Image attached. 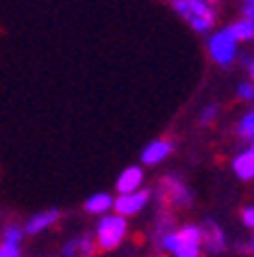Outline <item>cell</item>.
<instances>
[{"instance_id": "cell-1", "label": "cell", "mask_w": 254, "mask_h": 257, "mask_svg": "<svg viewBox=\"0 0 254 257\" xmlns=\"http://www.w3.org/2000/svg\"><path fill=\"white\" fill-rule=\"evenodd\" d=\"M204 241L199 227L195 225H185L179 232H165L160 236L163 248H167L169 252H174L176 257H197L199 255V246Z\"/></svg>"}, {"instance_id": "cell-2", "label": "cell", "mask_w": 254, "mask_h": 257, "mask_svg": "<svg viewBox=\"0 0 254 257\" xmlns=\"http://www.w3.org/2000/svg\"><path fill=\"white\" fill-rule=\"evenodd\" d=\"M126 236V216H103L96 225V246L103 250H112L124 241Z\"/></svg>"}, {"instance_id": "cell-3", "label": "cell", "mask_w": 254, "mask_h": 257, "mask_svg": "<svg viewBox=\"0 0 254 257\" xmlns=\"http://www.w3.org/2000/svg\"><path fill=\"white\" fill-rule=\"evenodd\" d=\"M236 42H238V39H236V35H233L229 28L217 30L215 35L208 39V53H211V58L215 60L217 64L227 67V64L236 58Z\"/></svg>"}, {"instance_id": "cell-4", "label": "cell", "mask_w": 254, "mask_h": 257, "mask_svg": "<svg viewBox=\"0 0 254 257\" xmlns=\"http://www.w3.org/2000/svg\"><path fill=\"white\" fill-rule=\"evenodd\" d=\"M149 202V191H131V193H119V198L115 200V211L122 216H133Z\"/></svg>"}, {"instance_id": "cell-5", "label": "cell", "mask_w": 254, "mask_h": 257, "mask_svg": "<svg viewBox=\"0 0 254 257\" xmlns=\"http://www.w3.org/2000/svg\"><path fill=\"white\" fill-rule=\"evenodd\" d=\"M169 152H172V143L169 140H154V143H149L142 150L140 159H142L144 166H156L163 159H167Z\"/></svg>"}, {"instance_id": "cell-6", "label": "cell", "mask_w": 254, "mask_h": 257, "mask_svg": "<svg viewBox=\"0 0 254 257\" xmlns=\"http://www.w3.org/2000/svg\"><path fill=\"white\" fill-rule=\"evenodd\" d=\"M163 186H165V191H167L169 200H172L174 204H179V207H188V204L192 202L190 191H188V188H185V184L179 182L176 177H165Z\"/></svg>"}, {"instance_id": "cell-7", "label": "cell", "mask_w": 254, "mask_h": 257, "mask_svg": "<svg viewBox=\"0 0 254 257\" xmlns=\"http://www.w3.org/2000/svg\"><path fill=\"white\" fill-rule=\"evenodd\" d=\"M231 168H233V175L243 179V182H249L254 179V150L249 147L247 152H240L236 159L231 161Z\"/></svg>"}, {"instance_id": "cell-8", "label": "cell", "mask_w": 254, "mask_h": 257, "mask_svg": "<svg viewBox=\"0 0 254 257\" xmlns=\"http://www.w3.org/2000/svg\"><path fill=\"white\" fill-rule=\"evenodd\" d=\"M142 170H140L138 166H131V168H126V170L122 172V175L117 177V184H115V188L119 193H131V191H138L140 188V184H142Z\"/></svg>"}, {"instance_id": "cell-9", "label": "cell", "mask_w": 254, "mask_h": 257, "mask_svg": "<svg viewBox=\"0 0 254 257\" xmlns=\"http://www.w3.org/2000/svg\"><path fill=\"white\" fill-rule=\"evenodd\" d=\"M64 255L67 257H92L94 255V243L87 234L85 236H76V239L67 241L64 246Z\"/></svg>"}, {"instance_id": "cell-10", "label": "cell", "mask_w": 254, "mask_h": 257, "mask_svg": "<svg viewBox=\"0 0 254 257\" xmlns=\"http://www.w3.org/2000/svg\"><path fill=\"white\" fill-rule=\"evenodd\" d=\"M58 218H60V211H55V209H51V211H39V214L30 216V220H28V225H26V232L28 234H37V232L51 227Z\"/></svg>"}, {"instance_id": "cell-11", "label": "cell", "mask_w": 254, "mask_h": 257, "mask_svg": "<svg viewBox=\"0 0 254 257\" xmlns=\"http://www.w3.org/2000/svg\"><path fill=\"white\" fill-rule=\"evenodd\" d=\"M201 234H204V243H206V248L211 252H220L224 248V234L215 223H206V227L201 230Z\"/></svg>"}, {"instance_id": "cell-12", "label": "cell", "mask_w": 254, "mask_h": 257, "mask_svg": "<svg viewBox=\"0 0 254 257\" xmlns=\"http://www.w3.org/2000/svg\"><path fill=\"white\" fill-rule=\"evenodd\" d=\"M85 209L90 214H106L108 209H115V200L108 193H94V195L85 200Z\"/></svg>"}, {"instance_id": "cell-13", "label": "cell", "mask_w": 254, "mask_h": 257, "mask_svg": "<svg viewBox=\"0 0 254 257\" xmlns=\"http://www.w3.org/2000/svg\"><path fill=\"white\" fill-rule=\"evenodd\" d=\"M229 30L236 35L238 42H249V39H254V21L252 19H240V21L231 23Z\"/></svg>"}, {"instance_id": "cell-14", "label": "cell", "mask_w": 254, "mask_h": 257, "mask_svg": "<svg viewBox=\"0 0 254 257\" xmlns=\"http://www.w3.org/2000/svg\"><path fill=\"white\" fill-rule=\"evenodd\" d=\"M238 134L240 138H247V140H254V108L249 112H245L243 117L238 122Z\"/></svg>"}, {"instance_id": "cell-15", "label": "cell", "mask_w": 254, "mask_h": 257, "mask_svg": "<svg viewBox=\"0 0 254 257\" xmlns=\"http://www.w3.org/2000/svg\"><path fill=\"white\" fill-rule=\"evenodd\" d=\"M21 239H23V230H19L16 225H10L5 230V236H3V241H10V243H19Z\"/></svg>"}, {"instance_id": "cell-16", "label": "cell", "mask_w": 254, "mask_h": 257, "mask_svg": "<svg viewBox=\"0 0 254 257\" xmlns=\"http://www.w3.org/2000/svg\"><path fill=\"white\" fill-rule=\"evenodd\" d=\"M0 257H21V252H19V243L3 241V246H0Z\"/></svg>"}, {"instance_id": "cell-17", "label": "cell", "mask_w": 254, "mask_h": 257, "mask_svg": "<svg viewBox=\"0 0 254 257\" xmlns=\"http://www.w3.org/2000/svg\"><path fill=\"white\" fill-rule=\"evenodd\" d=\"M238 96L240 99H254V83H240L238 85Z\"/></svg>"}, {"instance_id": "cell-18", "label": "cell", "mask_w": 254, "mask_h": 257, "mask_svg": "<svg viewBox=\"0 0 254 257\" xmlns=\"http://www.w3.org/2000/svg\"><path fill=\"white\" fill-rule=\"evenodd\" d=\"M174 10L179 12L183 19L190 16V0H174Z\"/></svg>"}, {"instance_id": "cell-19", "label": "cell", "mask_w": 254, "mask_h": 257, "mask_svg": "<svg viewBox=\"0 0 254 257\" xmlns=\"http://www.w3.org/2000/svg\"><path fill=\"white\" fill-rule=\"evenodd\" d=\"M240 216H243V223L247 225V227H254V207H245Z\"/></svg>"}, {"instance_id": "cell-20", "label": "cell", "mask_w": 254, "mask_h": 257, "mask_svg": "<svg viewBox=\"0 0 254 257\" xmlns=\"http://www.w3.org/2000/svg\"><path fill=\"white\" fill-rule=\"evenodd\" d=\"M217 115V108L215 106H208V108H204V112H201V124H206V122H211L213 117Z\"/></svg>"}, {"instance_id": "cell-21", "label": "cell", "mask_w": 254, "mask_h": 257, "mask_svg": "<svg viewBox=\"0 0 254 257\" xmlns=\"http://www.w3.org/2000/svg\"><path fill=\"white\" fill-rule=\"evenodd\" d=\"M243 14H245V19H252V21H254V7L245 5V7H243Z\"/></svg>"}, {"instance_id": "cell-22", "label": "cell", "mask_w": 254, "mask_h": 257, "mask_svg": "<svg viewBox=\"0 0 254 257\" xmlns=\"http://www.w3.org/2000/svg\"><path fill=\"white\" fill-rule=\"evenodd\" d=\"M249 76H252V78H254V60H252V62H249Z\"/></svg>"}, {"instance_id": "cell-23", "label": "cell", "mask_w": 254, "mask_h": 257, "mask_svg": "<svg viewBox=\"0 0 254 257\" xmlns=\"http://www.w3.org/2000/svg\"><path fill=\"white\" fill-rule=\"evenodd\" d=\"M245 5H249V7H254V0H243Z\"/></svg>"}, {"instance_id": "cell-24", "label": "cell", "mask_w": 254, "mask_h": 257, "mask_svg": "<svg viewBox=\"0 0 254 257\" xmlns=\"http://www.w3.org/2000/svg\"><path fill=\"white\" fill-rule=\"evenodd\" d=\"M252 250H254V236H252Z\"/></svg>"}, {"instance_id": "cell-25", "label": "cell", "mask_w": 254, "mask_h": 257, "mask_svg": "<svg viewBox=\"0 0 254 257\" xmlns=\"http://www.w3.org/2000/svg\"><path fill=\"white\" fill-rule=\"evenodd\" d=\"M252 150H254V143H252Z\"/></svg>"}, {"instance_id": "cell-26", "label": "cell", "mask_w": 254, "mask_h": 257, "mask_svg": "<svg viewBox=\"0 0 254 257\" xmlns=\"http://www.w3.org/2000/svg\"><path fill=\"white\" fill-rule=\"evenodd\" d=\"M197 257H199V255H197Z\"/></svg>"}]
</instances>
